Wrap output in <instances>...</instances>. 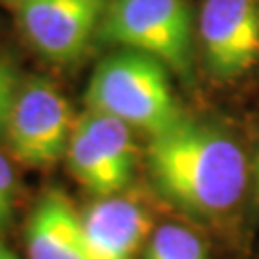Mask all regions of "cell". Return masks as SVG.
<instances>
[{"mask_svg": "<svg viewBox=\"0 0 259 259\" xmlns=\"http://www.w3.org/2000/svg\"><path fill=\"white\" fill-rule=\"evenodd\" d=\"M146 163L157 192L200 219L234 211L248 186V163L238 142L185 115L150 137Z\"/></svg>", "mask_w": 259, "mask_h": 259, "instance_id": "obj_1", "label": "cell"}, {"mask_svg": "<svg viewBox=\"0 0 259 259\" xmlns=\"http://www.w3.org/2000/svg\"><path fill=\"white\" fill-rule=\"evenodd\" d=\"M87 110L157 135L183 117L169 67L154 56L117 48L102 58L84 89Z\"/></svg>", "mask_w": 259, "mask_h": 259, "instance_id": "obj_2", "label": "cell"}, {"mask_svg": "<svg viewBox=\"0 0 259 259\" xmlns=\"http://www.w3.org/2000/svg\"><path fill=\"white\" fill-rule=\"evenodd\" d=\"M96 40L154 56L192 77V14L185 0H110Z\"/></svg>", "mask_w": 259, "mask_h": 259, "instance_id": "obj_3", "label": "cell"}, {"mask_svg": "<svg viewBox=\"0 0 259 259\" xmlns=\"http://www.w3.org/2000/svg\"><path fill=\"white\" fill-rule=\"evenodd\" d=\"M75 121L64 93L45 77H31L19 84L2 139L19 163L42 169L65 157Z\"/></svg>", "mask_w": 259, "mask_h": 259, "instance_id": "obj_4", "label": "cell"}, {"mask_svg": "<svg viewBox=\"0 0 259 259\" xmlns=\"http://www.w3.org/2000/svg\"><path fill=\"white\" fill-rule=\"evenodd\" d=\"M110 0H23L18 19L23 35L52 62H73L87 52Z\"/></svg>", "mask_w": 259, "mask_h": 259, "instance_id": "obj_5", "label": "cell"}, {"mask_svg": "<svg viewBox=\"0 0 259 259\" xmlns=\"http://www.w3.org/2000/svg\"><path fill=\"white\" fill-rule=\"evenodd\" d=\"M198 31L215 77L234 79L259 62V0H204Z\"/></svg>", "mask_w": 259, "mask_h": 259, "instance_id": "obj_6", "label": "cell"}, {"mask_svg": "<svg viewBox=\"0 0 259 259\" xmlns=\"http://www.w3.org/2000/svg\"><path fill=\"white\" fill-rule=\"evenodd\" d=\"M81 225L87 259H135L152 234L146 209L121 194L98 198L81 213Z\"/></svg>", "mask_w": 259, "mask_h": 259, "instance_id": "obj_7", "label": "cell"}, {"mask_svg": "<svg viewBox=\"0 0 259 259\" xmlns=\"http://www.w3.org/2000/svg\"><path fill=\"white\" fill-rule=\"evenodd\" d=\"M29 259H87L81 213L60 190H48L38 198L27 229Z\"/></svg>", "mask_w": 259, "mask_h": 259, "instance_id": "obj_8", "label": "cell"}, {"mask_svg": "<svg viewBox=\"0 0 259 259\" xmlns=\"http://www.w3.org/2000/svg\"><path fill=\"white\" fill-rule=\"evenodd\" d=\"M75 125L84 133L94 152L108 167L113 181L123 192L131 185L135 173V144L131 137V127L111 115L91 110L77 117Z\"/></svg>", "mask_w": 259, "mask_h": 259, "instance_id": "obj_9", "label": "cell"}, {"mask_svg": "<svg viewBox=\"0 0 259 259\" xmlns=\"http://www.w3.org/2000/svg\"><path fill=\"white\" fill-rule=\"evenodd\" d=\"M142 259H207V246L192 229L167 223L150 234Z\"/></svg>", "mask_w": 259, "mask_h": 259, "instance_id": "obj_10", "label": "cell"}, {"mask_svg": "<svg viewBox=\"0 0 259 259\" xmlns=\"http://www.w3.org/2000/svg\"><path fill=\"white\" fill-rule=\"evenodd\" d=\"M21 81L23 79H21L16 64L8 58L0 56V139L4 137L10 111L14 108Z\"/></svg>", "mask_w": 259, "mask_h": 259, "instance_id": "obj_11", "label": "cell"}, {"mask_svg": "<svg viewBox=\"0 0 259 259\" xmlns=\"http://www.w3.org/2000/svg\"><path fill=\"white\" fill-rule=\"evenodd\" d=\"M16 194H18V183L14 167L8 161V157L0 152V234L4 232L12 219Z\"/></svg>", "mask_w": 259, "mask_h": 259, "instance_id": "obj_12", "label": "cell"}, {"mask_svg": "<svg viewBox=\"0 0 259 259\" xmlns=\"http://www.w3.org/2000/svg\"><path fill=\"white\" fill-rule=\"evenodd\" d=\"M253 183H255V194L259 200V150L255 154V159H253Z\"/></svg>", "mask_w": 259, "mask_h": 259, "instance_id": "obj_13", "label": "cell"}, {"mask_svg": "<svg viewBox=\"0 0 259 259\" xmlns=\"http://www.w3.org/2000/svg\"><path fill=\"white\" fill-rule=\"evenodd\" d=\"M0 259H19V257L12 250H8L2 242H0Z\"/></svg>", "mask_w": 259, "mask_h": 259, "instance_id": "obj_14", "label": "cell"}, {"mask_svg": "<svg viewBox=\"0 0 259 259\" xmlns=\"http://www.w3.org/2000/svg\"><path fill=\"white\" fill-rule=\"evenodd\" d=\"M2 2H14V4H21L23 0H2Z\"/></svg>", "mask_w": 259, "mask_h": 259, "instance_id": "obj_15", "label": "cell"}]
</instances>
